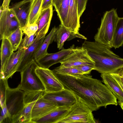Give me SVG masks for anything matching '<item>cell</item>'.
I'll return each mask as SVG.
<instances>
[{
	"label": "cell",
	"instance_id": "27",
	"mask_svg": "<svg viewBox=\"0 0 123 123\" xmlns=\"http://www.w3.org/2000/svg\"><path fill=\"white\" fill-rule=\"evenodd\" d=\"M23 34V29L19 26L7 38L14 51L18 49L22 39Z\"/></svg>",
	"mask_w": 123,
	"mask_h": 123
},
{
	"label": "cell",
	"instance_id": "37",
	"mask_svg": "<svg viewBox=\"0 0 123 123\" xmlns=\"http://www.w3.org/2000/svg\"><path fill=\"white\" fill-rule=\"evenodd\" d=\"M33 0H23L22 1L23 2H26L27 1H32Z\"/></svg>",
	"mask_w": 123,
	"mask_h": 123
},
{
	"label": "cell",
	"instance_id": "19",
	"mask_svg": "<svg viewBox=\"0 0 123 123\" xmlns=\"http://www.w3.org/2000/svg\"><path fill=\"white\" fill-rule=\"evenodd\" d=\"M71 107H57L37 120L36 123H58L67 114Z\"/></svg>",
	"mask_w": 123,
	"mask_h": 123
},
{
	"label": "cell",
	"instance_id": "13",
	"mask_svg": "<svg viewBox=\"0 0 123 123\" xmlns=\"http://www.w3.org/2000/svg\"><path fill=\"white\" fill-rule=\"evenodd\" d=\"M57 107L52 102L46 99L43 96L38 99L32 108V123L36 121L44 116Z\"/></svg>",
	"mask_w": 123,
	"mask_h": 123
},
{
	"label": "cell",
	"instance_id": "29",
	"mask_svg": "<svg viewBox=\"0 0 123 123\" xmlns=\"http://www.w3.org/2000/svg\"><path fill=\"white\" fill-rule=\"evenodd\" d=\"M7 80L0 79V107L1 108L5 106L6 92L9 86Z\"/></svg>",
	"mask_w": 123,
	"mask_h": 123
},
{
	"label": "cell",
	"instance_id": "35",
	"mask_svg": "<svg viewBox=\"0 0 123 123\" xmlns=\"http://www.w3.org/2000/svg\"><path fill=\"white\" fill-rule=\"evenodd\" d=\"M11 0H4L2 5L3 9H7L9 7V5L10 1Z\"/></svg>",
	"mask_w": 123,
	"mask_h": 123
},
{
	"label": "cell",
	"instance_id": "25",
	"mask_svg": "<svg viewBox=\"0 0 123 123\" xmlns=\"http://www.w3.org/2000/svg\"><path fill=\"white\" fill-rule=\"evenodd\" d=\"M112 46L115 49L123 45V17H119L113 35Z\"/></svg>",
	"mask_w": 123,
	"mask_h": 123
},
{
	"label": "cell",
	"instance_id": "10",
	"mask_svg": "<svg viewBox=\"0 0 123 123\" xmlns=\"http://www.w3.org/2000/svg\"><path fill=\"white\" fill-rule=\"evenodd\" d=\"M43 97L52 102L57 107H71L77 102V99L71 91L64 88L58 92L46 93Z\"/></svg>",
	"mask_w": 123,
	"mask_h": 123
},
{
	"label": "cell",
	"instance_id": "32",
	"mask_svg": "<svg viewBox=\"0 0 123 123\" xmlns=\"http://www.w3.org/2000/svg\"><path fill=\"white\" fill-rule=\"evenodd\" d=\"M82 72L84 74H89L91 71L94 70V65L85 64L74 67Z\"/></svg>",
	"mask_w": 123,
	"mask_h": 123
},
{
	"label": "cell",
	"instance_id": "4",
	"mask_svg": "<svg viewBox=\"0 0 123 123\" xmlns=\"http://www.w3.org/2000/svg\"><path fill=\"white\" fill-rule=\"evenodd\" d=\"M38 66L34 60L20 72L21 81L18 87L25 94L40 91L45 92L44 87L35 72Z\"/></svg>",
	"mask_w": 123,
	"mask_h": 123
},
{
	"label": "cell",
	"instance_id": "20",
	"mask_svg": "<svg viewBox=\"0 0 123 123\" xmlns=\"http://www.w3.org/2000/svg\"><path fill=\"white\" fill-rule=\"evenodd\" d=\"M68 18V29L73 31L78 32L80 25L76 0H70Z\"/></svg>",
	"mask_w": 123,
	"mask_h": 123
},
{
	"label": "cell",
	"instance_id": "34",
	"mask_svg": "<svg viewBox=\"0 0 123 123\" xmlns=\"http://www.w3.org/2000/svg\"><path fill=\"white\" fill-rule=\"evenodd\" d=\"M52 1V0H43L41 11L45 10L53 6Z\"/></svg>",
	"mask_w": 123,
	"mask_h": 123
},
{
	"label": "cell",
	"instance_id": "16",
	"mask_svg": "<svg viewBox=\"0 0 123 123\" xmlns=\"http://www.w3.org/2000/svg\"><path fill=\"white\" fill-rule=\"evenodd\" d=\"M33 0L26 2L22 1L14 4L11 8L22 29L28 24Z\"/></svg>",
	"mask_w": 123,
	"mask_h": 123
},
{
	"label": "cell",
	"instance_id": "33",
	"mask_svg": "<svg viewBox=\"0 0 123 123\" xmlns=\"http://www.w3.org/2000/svg\"><path fill=\"white\" fill-rule=\"evenodd\" d=\"M88 0H76L79 17L80 18L86 8Z\"/></svg>",
	"mask_w": 123,
	"mask_h": 123
},
{
	"label": "cell",
	"instance_id": "6",
	"mask_svg": "<svg viewBox=\"0 0 123 123\" xmlns=\"http://www.w3.org/2000/svg\"><path fill=\"white\" fill-rule=\"evenodd\" d=\"M25 95L24 92L18 87L11 88L8 86L7 89L4 107L12 118V120L24 107Z\"/></svg>",
	"mask_w": 123,
	"mask_h": 123
},
{
	"label": "cell",
	"instance_id": "22",
	"mask_svg": "<svg viewBox=\"0 0 123 123\" xmlns=\"http://www.w3.org/2000/svg\"><path fill=\"white\" fill-rule=\"evenodd\" d=\"M36 100L25 104L21 111L13 118L12 123H32V110Z\"/></svg>",
	"mask_w": 123,
	"mask_h": 123
},
{
	"label": "cell",
	"instance_id": "26",
	"mask_svg": "<svg viewBox=\"0 0 123 123\" xmlns=\"http://www.w3.org/2000/svg\"><path fill=\"white\" fill-rule=\"evenodd\" d=\"M43 1V0H33L27 24L36 23L41 12Z\"/></svg>",
	"mask_w": 123,
	"mask_h": 123
},
{
	"label": "cell",
	"instance_id": "38",
	"mask_svg": "<svg viewBox=\"0 0 123 123\" xmlns=\"http://www.w3.org/2000/svg\"><path fill=\"white\" fill-rule=\"evenodd\" d=\"M120 106L121 107V108L122 109V110H123V104L121 105H120Z\"/></svg>",
	"mask_w": 123,
	"mask_h": 123
},
{
	"label": "cell",
	"instance_id": "24",
	"mask_svg": "<svg viewBox=\"0 0 123 123\" xmlns=\"http://www.w3.org/2000/svg\"><path fill=\"white\" fill-rule=\"evenodd\" d=\"M56 28L53 27L49 34L45 37L34 58L36 61L48 53L47 49L49 44L54 40Z\"/></svg>",
	"mask_w": 123,
	"mask_h": 123
},
{
	"label": "cell",
	"instance_id": "31",
	"mask_svg": "<svg viewBox=\"0 0 123 123\" xmlns=\"http://www.w3.org/2000/svg\"><path fill=\"white\" fill-rule=\"evenodd\" d=\"M36 36L35 34L30 37L25 34V36L22 38L18 49L23 48L27 49L33 42Z\"/></svg>",
	"mask_w": 123,
	"mask_h": 123
},
{
	"label": "cell",
	"instance_id": "21",
	"mask_svg": "<svg viewBox=\"0 0 123 123\" xmlns=\"http://www.w3.org/2000/svg\"><path fill=\"white\" fill-rule=\"evenodd\" d=\"M70 0H52L53 6L55 8L61 24L68 29V12Z\"/></svg>",
	"mask_w": 123,
	"mask_h": 123
},
{
	"label": "cell",
	"instance_id": "17",
	"mask_svg": "<svg viewBox=\"0 0 123 123\" xmlns=\"http://www.w3.org/2000/svg\"><path fill=\"white\" fill-rule=\"evenodd\" d=\"M53 6L41 11L36 23L38 26V30L35 33L36 36L46 35L47 32L53 15Z\"/></svg>",
	"mask_w": 123,
	"mask_h": 123
},
{
	"label": "cell",
	"instance_id": "15",
	"mask_svg": "<svg viewBox=\"0 0 123 123\" xmlns=\"http://www.w3.org/2000/svg\"><path fill=\"white\" fill-rule=\"evenodd\" d=\"M76 38L87 39L86 37L79 32L72 31L61 24L56 28L54 41L57 43V48L60 50L63 48L66 41H69Z\"/></svg>",
	"mask_w": 123,
	"mask_h": 123
},
{
	"label": "cell",
	"instance_id": "9",
	"mask_svg": "<svg viewBox=\"0 0 123 123\" xmlns=\"http://www.w3.org/2000/svg\"><path fill=\"white\" fill-rule=\"evenodd\" d=\"M59 67L63 68L89 64L94 65V62L87 50L82 47L75 48L74 51L60 63Z\"/></svg>",
	"mask_w": 123,
	"mask_h": 123
},
{
	"label": "cell",
	"instance_id": "11",
	"mask_svg": "<svg viewBox=\"0 0 123 123\" xmlns=\"http://www.w3.org/2000/svg\"><path fill=\"white\" fill-rule=\"evenodd\" d=\"M74 45H73L67 49H63L57 52L48 53L36 61L38 66L46 68H49L56 63H60L73 52L75 49Z\"/></svg>",
	"mask_w": 123,
	"mask_h": 123
},
{
	"label": "cell",
	"instance_id": "8",
	"mask_svg": "<svg viewBox=\"0 0 123 123\" xmlns=\"http://www.w3.org/2000/svg\"><path fill=\"white\" fill-rule=\"evenodd\" d=\"M18 19L10 8L3 9L0 15V39L7 38L19 27Z\"/></svg>",
	"mask_w": 123,
	"mask_h": 123
},
{
	"label": "cell",
	"instance_id": "7",
	"mask_svg": "<svg viewBox=\"0 0 123 123\" xmlns=\"http://www.w3.org/2000/svg\"><path fill=\"white\" fill-rule=\"evenodd\" d=\"M35 72L44 87L45 92H58L64 89L52 70L38 66Z\"/></svg>",
	"mask_w": 123,
	"mask_h": 123
},
{
	"label": "cell",
	"instance_id": "30",
	"mask_svg": "<svg viewBox=\"0 0 123 123\" xmlns=\"http://www.w3.org/2000/svg\"><path fill=\"white\" fill-rule=\"evenodd\" d=\"M38 29V26L36 23L27 24L23 28V33L30 37L35 34Z\"/></svg>",
	"mask_w": 123,
	"mask_h": 123
},
{
	"label": "cell",
	"instance_id": "3",
	"mask_svg": "<svg viewBox=\"0 0 123 123\" xmlns=\"http://www.w3.org/2000/svg\"><path fill=\"white\" fill-rule=\"evenodd\" d=\"M119 17L117 9L106 11L102 18L101 24L94 37L95 41L111 48L115 30Z\"/></svg>",
	"mask_w": 123,
	"mask_h": 123
},
{
	"label": "cell",
	"instance_id": "36",
	"mask_svg": "<svg viewBox=\"0 0 123 123\" xmlns=\"http://www.w3.org/2000/svg\"><path fill=\"white\" fill-rule=\"evenodd\" d=\"M118 72L119 75L121 82L123 85V68L120 70Z\"/></svg>",
	"mask_w": 123,
	"mask_h": 123
},
{
	"label": "cell",
	"instance_id": "2",
	"mask_svg": "<svg viewBox=\"0 0 123 123\" xmlns=\"http://www.w3.org/2000/svg\"><path fill=\"white\" fill-rule=\"evenodd\" d=\"M82 47L86 49L94 61V70L101 74L116 73L123 68V58L104 44L95 41H86Z\"/></svg>",
	"mask_w": 123,
	"mask_h": 123
},
{
	"label": "cell",
	"instance_id": "12",
	"mask_svg": "<svg viewBox=\"0 0 123 123\" xmlns=\"http://www.w3.org/2000/svg\"><path fill=\"white\" fill-rule=\"evenodd\" d=\"M45 35L36 36L34 41L25 50L19 64L17 72H21L33 60L45 37Z\"/></svg>",
	"mask_w": 123,
	"mask_h": 123
},
{
	"label": "cell",
	"instance_id": "18",
	"mask_svg": "<svg viewBox=\"0 0 123 123\" xmlns=\"http://www.w3.org/2000/svg\"><path fill=\"white\" fill-rule=\"evenodd\" d=\"M102 82L109 89L118 100L120 105L123 104V91L120 85L110 74H101Z\"/></svg>",
	"mask_w": 123,
	"mask_h": 123
},
{
	"label": "cell",
	"instance_id": "28",
	"mask_svg": "<svg viewBox=\"0 0 123 123\" xmlns=\"http://www.w3.org/2000/svg\"><path fill=\"white\" fill-rule=\"evenodd\" d=\"M52 71L55 73L63 74H84L82 72L74 67L61 68L58 67L55 68Z\"/></svg>",
	"mask_w": 123,
	"mask_h": 123
},
{
	"label": "cell",
	"instance_id": "14",
	"mask_svg": "<svg viewBox=\"0 0 123 123\" xmlns=\"http://www.w3.org/2000/svg\"><path fill=\"white\" fill-rule=\"evenodd\" d=\"M27 49H18L13 52L6 63L3 70L0 73V79H8L11 78L17 70L23 55Z\"/></svg>",
	"mask_w": 123,
	"mask_h": 123
},
{
	"label": "cell",
	"instance_id": "23",
	"mask_svg": "<svg viewBox=\"0 0 123 123\" xmlns=\"http://www.w3.org/2000/svg\"><path fill=\"white\" fill-rule=\"evenodd\" d=\"M2 40L0 53V73L3 71L6 63L14 51L10 42L7 38Z\"/></svg>",
	"mask_w": 123,
	"mask_h": 123
},
{
	"label": "cell",
	"instance_id": "1",
	"mask_svg": "<svg viewBox=\"0 0 123 123\" xmlns=\"http://www.w3.org/2000/svg\"><path fill=\"white\" fill-rule=\"evenodd\" d=\"M54 73L64 88L71 91L92 111L101 107L118 104L117 98L109 89L91 75Z\"/></svg>",
	"mask_w": 123,
	"mask_h": 123
},
{
	"label": "cell",
	"instance_id": "5",
	"mask_svg": "<svg viewBox=\"0 0 123 123\" xmlns=\"http://www.w3.org/2000/svg\"><path fill=\"white\" fill-rule=\"evenodd\" d=\"M93 111L77 99L67 114L58 123H95Z\"/></svg>",
	"mask_w": 123,
	"mask_h": 123
}]
</instances>
